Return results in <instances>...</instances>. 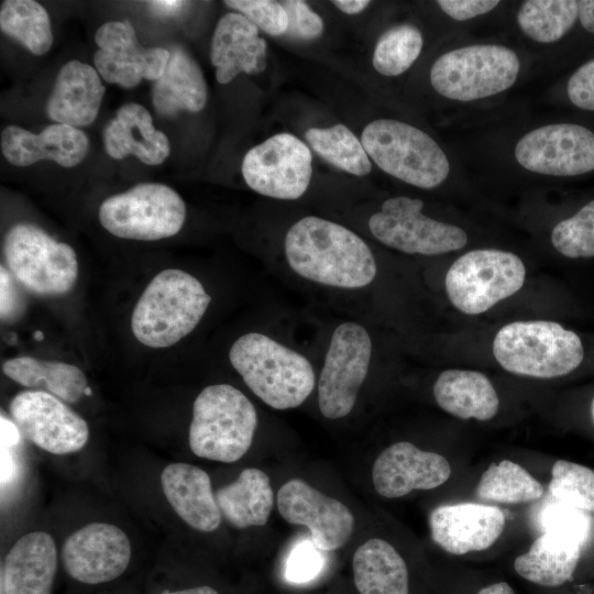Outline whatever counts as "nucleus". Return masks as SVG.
Returning a JSON list of instances; mask_svg holds the SVG:
<instances>
[{
  "instance_id": "nucleus-51",
  "label": "nucleus",
  "mask_w": 594,
  "mask_h": 594,
  "mask_svg": "<svg viewBox=\"0 0 594 594\" xmlns=\"http://www.w3.org/2000/svg\"><path fill=\"white\" fill-rule=\"evenodd\" d=\"M160 594H219L215 588L210 586H197L193 588H186L180 591H164Z\"/></svg>"
},
{
  "instance_id": "nucleus-43",
  "label": "nucleus",
  "mask_w": 594,
  "mask_h": 594,
  "mask_svg": "<svg viewBox=\"0 0 594 594\" xmlns=\"http://www.w3.org/2000/svg\"><path fill=\"white\" fill-rule=\"evenodd\" d=\"M289 25L287 33L298 40H314L323 32V20L301 0L283 1Z\"/></svg>"
},
{
  "instance_id": "nucleus-39",
  "label": "nucleus",
  "mask_w": 594,
  "mask_h": 594,
  "mask_svg": "<svg viewBox=\"0 0 594 594\" xmlns=\"http://www.w3.org/2000/svg\"><path fill=\"white\" fill-rule=\"evenodd\" d=\"M554 249L569 258L594 257V199L551 232Z\"/></svg>"
},
{
  "instance_id": "nucleus-33",
  "label": "nucleus",
  "mask_w": 594,
  "mask_h": 594,
  "mask_svg": "<svg viewBox=\"0 0 594 594\" xmlns=\"http://www.w3.org/2000/svg\"><path fill=\"white\" fill-rule=\"evenodd\" d=\"M0 28L34 55H44L53 45L50 15L36 1H3L0 8Z\"/></svg>"
},
{
  "instance_id": "nucleus-6",
  "label": "nucleus",
  "mask_w": 594,
  "mask_h": 594,
  "mask_svg": "<svg viewBox=\"0 0 594 594\" xmlns=\"http://www.w3.org/2000/svg\"><path fill=\"white\" fill-rule=\"evenodd\" d=\"M361 142L386 174L409 185L431 189L441 185L450 164L439 144L420 129L395 119H376L362 131Z\"/></svg>"
},
{
  "instance_id": "nucleus-21",
  "label": "nucleus",
  "mask_w": 594,
  "mask_h": 594,
  "mask_svg": "<svg viewBox=\"0 0 594 594\" xmlns=\"http://www.w3.org/2000/svg\"><path fill=\"white\" fill-rule=\"evenodd\" d=\"M89 140L75 127L54 123L35 134L18 125L1 132V151L14 166H29L42 160L54 161L63 167L78 165L87 155Z\"/></svg>"
},
{
  "instance_id": "nucleus-19",
  "label": "nucleus",
  "mask_w": 594,
  "mask_h": 594,
  "mask_svg": "<svg viewBox=\"0 0 594 594\" xmlns=\"http://www.w3.org/2000/svg\"><path fill=\"white\" fill-rule=\"evenodd\" d=\"M451 475L448 460L438 453L424 451L407 441L383 450L372 469L376 492L386 498H398L416 490H432Z\"/></svg>"
},
{
  "instance_id": "nucleus-13",
  "label": "nucleus",
  "mask_w": 594,
  "mask_h": 594,
  "mask_svg": "<svg viewBox=\"0 0 594 594\" xmlns=\"http://www.w3.org/2000/svg\"><path fill=\"white\" fill-rule=\"evenodd\" d=\"M246 185L275 199L301 197L312 175L310 148L290 133H278L246 152L241 165Z\"/></svg>"
},
{
  "instance_id": "nucleus-38",
  "label": "nucleus",
  "mask_w": 594,
  "mask_h": 594,
  "mask_svg": "<svg viewBox=\"0 0 594 594\" xmlns=\"http://www.w3.org/2000/svg\"><path fill=\"white\" fill-rule=\"evenodd\" d=\"M549 492L560 503L594 513V471L583 464L556 461L551 469Z\"/></svg>"
},
{
  "instance_id": "nucleus-30",
  "label": "nucleus",
  "mask_w": 594,
  "mask_h": 594,
  "mask_svg": "<svg viewBox=\"0 0 594 594\" xmlns=\"http://www.w3.org/2000/svg\"><path fill=\"white\" fill-rule=\"evenodd\" d=\"M352 569L360 594H409L406 562L383 539L372 538L361 544L353 556Z\"/></svg>"
},
{
  "instance_id": "nucleus-35",
  "label": "nucleus",
  "mask_w": 594,
  "mask_h": 594,
  "mask_svg": "<svg viewBox=\"0 0 594 594\" xmlns=\"http://www.w3.org/2000/svg\"><path fill=\"white\" fill-rule=\"evenodd\" d=\"M578 19L579 7L574 0H528L517 12V23L524 34L546 44L561 40Z\"/></svg>"
},
{
  "instance_id": "nucleus-5",
  "label": "nucleus",
  "mask_w": 594,
  "mask_h": 594,
  "mask_svg": "<svg viewBox=\"0 0 594 594\" xmlns=\"http://www.w3.org/2000/svg\"><path fill=\"white\" fill-rule=\"evenodd\" d=\"M493 354L509 373L554 378L576 370L584 359L581 338L556 321L510 322L498 330Z\"/></svg>"
},
{
  "instance_id": "nucleus-47",
  "label": "nucleus",
  "mask_w": 594,
  "mask_h": 594,
  "mask_svg": "<svg viewBox=\"0 0 594 594\" xmlns=\"http://www.w3.org/2000/svg\"><path fill=\"white\" fill-rule=\"evenodd\" d=\"M186 2L177 0H156L147 1L146 4L151 12L161 16H172L177 14Z\"/></svg>"
},
{
  "instance_id": "nucleus-53",
  "label": "nucleus",
  "mask_w": 594,
  "mask_h": 594,
  "mask_svg": "<svg viewBox=\"0 0 594 594\" xmlns=\"http://www.w3.org/2000/svg\"><path fill=\"white\" fill-rule=\"evenodd\" d=\"M34 337H35L36 340H42V339H43V334H42L41 331H36V332L34 333Z\"/></svg>"
},
{
  "instance_id": "nucleus-29",
  "label": "nucleus",
  "mask_w": 594,
  "mask_h": 594,
  "mask_svg": "<svg viewBox=\"0 0 594 594\" xmlns=\"http://www.w3.org/2000/svg\"><path fill=\"white\" fill-rule=\"evenodd\" d=\"M582 544L544 531L530 546L529 550L514 561L516 573L526 581L544 586L557 587L572 580L581 558Z\"/></svg>"
},
{
  "instance_id": "nucleus-46",
  "label": "nucleus",
  "mask_w": 594,
  "mask_h": 594,
  "mask_svg": "<svg viewBox=\"0 0 594 594\" xmlns=\"http://www.w3.org/2000/svg\"><path fill=\"white\" fill-rule=\"evenodd\" d=\"M1 317L10 315L13 306V289L9 273L1 266Z\"/></svg>"
},
{
  "instance_id": "nucleus-4",
  "label": "nucleus",
  "mask_w": 594,
  "mask_h": 594,
  "mask_svg": "<svg viewBox=\"0 0 594 594\" xmlns=\"http://www.w3.org/2000/svg\"><path fill=\"white\" fill-rule=\"evenodd\" d=\"M257 426L251 400L230 384L205 387L193 405L189 448L201 459L232 463L250 449Z\"/></svg>"
},
{
  "instance_id": "nucleus-41",
  "label": "nucleus",
  "mask_w": 594,
  "mask_h": 594,
  "mask_svg": "<svg viewBox=\"0 0 594 594\" xmlns=\"http://www.w3.org/2000/svg\"><path fill=\"white\" fill-rule=\"evenodd\" d=\"M541 522L544 531L572 539L582 546L588 535V520L583 510L560 502L543 510Z\"/></svg>"
},
{
  "instance_id": "nucleus-3",
  "label": "nucleus",
  "mask_w": 594,
  "mask_h": 594,
  "mask_svg": "<svg viewBox=\"0 0 594 594\" xmlns=\"http://www.w3.org/2000/svg\"><path fill=\"white\" fill-rule=\"evenodd\" d=\"M229 360L246 386L275 409L300 406L315 387L310 362L263 333L249 332L238 338Z\"/></svg>"
},
{
  "instance_id": "nucleus-2",
  "label": "nucleus",
  "mask_w": 594,
  "mask_h": 594,
  "mask_svg": "<svg viewBox=\"0 0 594 594\" xmlns=\"http://www.w3.org/2000/svg\"><path fill=\"white\" fill-rule=\"evenodd\" d=\"M210 301V295L195 276L178 268L163 270L134 306L132 332L148 348L172 346L198 326Z\"/></svg>"
},
{
  "instance_id": "nucleus-24",
  "label": "nucleus",
  "mask_w": 594,
  "mask_h": 594,
  "mask_svg": "<svg viewBox=\"0 0 594 594\" xmlns=\"http://www.w3.org/2000/svg\"><path fill=\"white\" fill-rule=\"evenodd\" d=\"M100 75L92 66L73 59L59 69L46 103L47 116L75 128L91 124L105 95Z\"/></svg>"
},
{
  "instance_id": "nucleus-32",
  "label": "nucleus",
  "mask_w": 594,
  "mask_h": 594,
  "mask_svg": "<svg viewBox=\"0 0 594 594\" xmlns=\"http://www.w3.org/2000/svg\"><path fill=\"white\" fill-rule=\"evenodd\" d=\"M2 372L22 386L47 392L67 404L77 403L88 387L86 375L78 366L61 361L18 356L7 360Z\"/></svg>"
},
{
  "instance_id": "nucleus-36",
  "label": "nucleus",
  "mask_w": 594,
  "mask_h": 594,
  "mask_svg": "<svg viewBox=\"0 0 594 594\" xmlns=\"http://www.w3.org/2000/svg\"><path fill=\"white\" fill-rule=\"evenodd\" d=\"M305 138L320 157L343 172L364 176L372 169L362 142L343 124L308 129Z\"/></svg>"
},
{
  "instance_id": "nucleus-26",
  "label": "nucleus",
  "mask_w": 594,
  "mask_h": 594,
  "mask_svg": "<svg viewBox=\"0 0 594 594\" xmlns=\"http://www.w3.org/2000/svg\"><path fill=\"white\" fill-rule=\"evenodd\" d=\"M103 143L112 158L134 155L146 165L162 164L170 152L167 136L155 129L150 112L136 102L118 109L103 130Z\"/></svg>"
},
{
  "instance_id": "nucleus-49",
  "label": "nucleus",
  "mask_w": 594,
  "mask_h": 594,
  "mask_svg": "<svg viewBox=\"0 0 594 594\" xmlns=\"http://www.w3.org/2000/svg\"><path fill=\"white\" fill-rule=\"evenodd\" d=\"M340 11L346 14H358L365 10L370 1L367 0H334L332 1Z\"/></svg>"
},
{
  "instance_id": "nucleus-50",
  "label": "nucleus",
  "mask_w": 594,
  "mask_h": 594,
  "mask_svg": "<svg viewBox=\"0 0 594 594\" xmlns=\"http://www.w3.org/2000/svg\"><path fill=\"white\" fill-rule=\"evenodd\" d=\"M460 594V593H455ZM476 594H516L514 588L505 581H498L482 586Z\"/></svg>"
},
{
  "instance_id": "nucleus-44",
  "label": "nucleus",
  "mask_w": 594,
  "mask_h": 594,
  "mask_svg": "<svg viewBox=\"0 0 594 594\" xmlns=\"http://www.w3.org/2000/svg\"><path fill=\"white\" fill-rule=\"evenodd\" d=\"M566 94L575 107L594 111V58L580 66L570 76Z\"/></svg>"
},
{
  "instance_id": "nucleus-15",
  "label": "nucleus",
  "mask_w": 594,
  "mask_h": 594,
  "mask_svg": "<svg viewBox=\"0 0 594 594\" xmlns=\"http://www.w3.org/2000/svg\"><path fill=\"white\" fill-rule=\"evenodd\" d=\"M515 157L520 166L537 174H586L594 170V133L574 123L543 125L517 142Z\"/></svg>"
},
{
  "instance_id": "nucleus-54",
  "label": "nucleus",
  "mask_w": 594,
  "mask_h": 594,
  "mask_svg": "<svg viewBox=\"0 0 594 594\" xmlns=\"http://www.w3.org/2000/svg\"><path fill=\"white\" fill-rule=\"evenodd\" d=\"M85 395H87V396H90V395H91V389H90L89 386L86 388Z\"/></svg>"
},
{
  "instance_id": "nucleus-14",
  "label": "nucleus",
  "mask_w": 594,
  "mask_h": 594,
  "mask_svg": "<svg viewBox=\"0 0 594 594\" xmlns=\"http://www.w3.org/2000/svg\"><path fill=\"white\" fill-rule=\"evenodd\" d=\"M10 415L20 432L40 449L53 454L81 450L89 439L86 420L56 396L36 389L18 393Z\"/></svg>"
},
{
  "instance_id": "nucleus-45",
  "label": "nucleus",
  "mask_w": 594,
  "mask_h": 594,
  "mask_svg": "<svg viewBox=\"0 0 594 594\" xmlns=\"http://www.w3.org/2000/svg\"><path fill=\"white\" fill-rule=\"evenodd\" d=\"M441 10L457 21H466L483 15L498 4V0H439Z\"/></svg>"
},
{
  "instance_id": "nucleus-25",
  "label": "nucleus",
  "mask_w": 594,
  "mask_h": 594,
  "mask_svg": "<svg viewBox=\"0 0 594 594\" xmlns=\"http://www.w3.org/2000/svg\"><path fill=\"white\" fill-rule=\"evenodd\" d=\"M163 493L175 513L191 528L211 532L221 512L206 471L188 463L168 464L161 474Z\"/></svg>"
},
{
  "instance_id": "nucleus-7",
  "label": "nucleus",
  "mask_w": 594,
  "mask_h": 594,
  "mask_svg": "<svg viewBox=\"0 0 594 594\" xmlns=\"http://www.w3.org/2000/svg\"><path fill=\"white\" fill-rule=\"evenodd\" d=\"M519 70V58L509 47L476 44L439 56L430 69V82L442 97L468 102L507 90Z\"/></svg>"
},
{
  "instance_id": "nucleus-12",
  "label": "nucleus",
  "mask_w": 594,
  "mask_h": 594,
  "mask_svg": "<svg viewBox=\"0 0 594 594\" xmlns=\"http://www.w3.org/2000/svg\"><path fill=\"white\" fill-rule=\"evenodd\" d=\"M371 354L372 341L364 327L349 321L336 328L318 382L323 417L338 419L351 413L367 376Z\"/></svg>"
},
{
  "instance_id": "nucleus-9",
  "label": "nucleus",
  "mask_w": 594,
  "mask_h": 594,
  "mask_svg": "<svg viewBox=\"0 0 594 594\" xmlns=\"http://www.w3.org/2000/svg\"><path fill=\"white\" fill-rule=\"evenodd\" d=\"M186 219V205L173 188L141 183L108 197L99 207L100 224L127 240L156 241L177 234Z\"/></svg>"
},
{
  "instance_id": "nucleus-16",
  "label": "nucleus",
  "mask_w": 594,
  "mask_h": 594,
  "mask_svg": "<svg viewBox=\"0 0 594 594\" xmlns=\"http://www.w3.org/2000/svg\"><path fill=\"white\" fill-rule=\"evenodd\" d=\"M95 41L98 46L94 55L96 70L107 82L123 88H133L142 79L157 80L170 56L166 48L140 45L129 21L103 23Z\"/></svg>"
},
{
  "instance_id": "nucleus-18",
  "label": "nucleus",
  "mask_w": 594,
  "mask_h": 594,
  "mask_svg": "<svg viewBox=\"0 0 594 594\" xmlns=\"http://www.w3.org/2000/svg\"><path fill=\"white\" fill-rule=\"evenodd\" d=\"M277 507L287 522L307 527L321 551L343 547L354 528V516L343 503L300 479L289 480L279 488Z\"/></svg>"
},
{
  "instance_id": "nucleus-40",
  "label": "nucleus",
  "mask_w": 594,
  "mask_h": 594,
  "mask_svg": "<svg viewBox=\"0 0 594 594\" xmlns=\"http://www.w3.org/2000/svg\"><path fill=\"white\" fill-rule=\"evenodd\" d=\"M224 4L248 18L258 30L268 35L278 36L287 33L289 20L282 2L273 0H227Z\"/></svg>"
},
{
  "instance_id": "nucleus-20",
  "label": "nucleus",
  "mask_w": 594,
  "mask_h": 594,
  "mask_svg": "<svg viewBox=\"0 0 594 594\" xmlns=\"http://www.w3.org/2000/svg\"><path fill=\"white\" fill-rule=\"evenodd\" d=\"M505 522L499 507L471 502L441 505L429 516L433 541L454 556L486 550L503 534Z\"/></svg>"
},
{
  "instance_id": "nucleus-23",
  "label": "nucleus",
  "mask_w": 594,
  "mask_h": 594,
  "mask_svg": "<svg viewBox=\"0 0 594 594\" xmlns=\"http://www.w3.org/2000/svg\"><path fill=\"white\" fill-rule=\"evenodd\" d=\"M57 569L55 541L44 531L23 535L4 558V594H51Z\"/></svg>"
},
{
  "instance_id": "nucleus-8",
  "label": "nucleus",
  "mask_w": 594,
  "mask_h": 594,
  "mask_svg": "<svg viewBox=\"0 0 594 594\" xmlns=\"http://www.w3.org/2000/svg\"><path fill=\"white\" fill-rule=\"evenodd\" d=\"M3 255L13 277L30 293L58 296L70 292L78 277L75 250L40 227L12 226L3 241Z\"/></svg>"
},
{
  "instance_id": "nucleus-52",
  "label": "nucleus",
  "mask_w": 594,
  "mask_h": 594,
  "mask_svg": "<svg viewBox=\"0 0 594 594\" xmlns=\"http://www.w3.org/2000/svg\"><path fill=\"white\" fill-rule=\"evenodd\" d=\"M591 417H592V421H593V425H594V396H593L592 403H591Z\"/></svg>"
},
{
  "instance_id": "nucleus-10",
  "label": "nucleus",
  "mask_w": 594,
  "mask_h": 594,
  "mask_svg": "<svg viewBox=\"0 0 594 594\" xmlns=\"http://www.w3.org/2000/svg\"><path fill=\"white\" fill-rule=\"evenodd\" d=\"M526 268L514 253L481 249L457 258L446 275L451 304L465 315H480L524 285Z\"/></svg>"
},
{
  "instance_id": "nucleus-37",
  "label": "nucleus",
  "mask_w": 594,
  "mask_h": 594,
  "mask_svg": "<svg viewBox=\"0 0 594 594\" xmlns=\"http://www.w3.org/2000/svg\"><path fill=\"white\" fill-rule=\"evenodd\" d=\"M424 45L421 32L414 25L404 23L385 31L376 42L372 64L384 76L405 73L419 57Z\"/></svg>"
},
{
  "instance_id": "nucleus-34",
  "label": "nucleus",
  "mask_w": 594,
  "mask_h": 594,
  "mask_svg": "<svg viewBox=\"0 0 594 594\" xmlns=\"http://www.w3.org/2000/svg\"><path fill=\"white\" fill-rule=\"evenodd\" d=\"M543 492L539 481L520 464L510 460L491 464L475 488L479 499L502 504L538 501Z\"/></svg>"
},
{
  "instance_id": "nucleus-22",
  "label": "nucleus",
  "mask_w": 594,
  "mask_h": 594,
  "mask_svg": "<svg viewBox=\"0 0 594 594\" xmlns=\"http://www.w3.org/2000/svg\"><path fill=\"white\" fill-rule=\"evenodd\" d=\"M260 30L238 12L226 13L215 29L210 59L216 68V79L228 84L239 74L256 75L265 70L267 44Z\"/></svg>"
},
{
  "instance_id": "nucleus-1",
  "label": "nucleus",
  "mask_w": 594,
  "mask_h": 594,
  "mask_svg": "<svg viewBox=\"0 0 594 594\" xmlns=\"http://www.w3.org/2000/svg\"><path fill=\"white\" fill-rule=\"evenodd\" d=\"M285 256L299 276L319 284L355 289L376 276L375 257L369 245L348 228L307 216L285 235Z\"/></svg>"
},
{
  "instance_id": "nucleus-27",
  "label": "nucleus",
  "mask_w": 594,
  "mask_h": 594,
  "mask_svg": "<svg viewBox=\"0 0 594 594\" xmlns=\"http://www.w3.org/2000/svg\"><path fill=\"white\" fill-rule=\"evenodd\" d=\"M438 406L460 419L486 421L498 411L499 398L490 378L476 371L446 370L433 385Z\"/></svg>"
},
{
  "instance_id": "nucleus-17",
  "label": "nucleus",
  "mask_w": 594,
  "mask_h": 594,
  "mask_svg": "<svg viewBox=\"0 0 594 594\" xmlns=\"http://www.w3.org/2000/svg\"><path fill=\"white\" fill-rule=\"evenodd\" d=\"M131 559L127 534L112 524L90 522L73 532L62 548L65 571L85 584H100L119 578Z\"/></svg>"
},
{
  "instance_id": "nucleus-31",
  "label": "nucleus",
  "mask_w": 594,
  "mask_h": 594,
  "mask_svg": "<svg viewBox=\"0 0 594 594\" xmlns=\"http://www.w3.org/2000/svg\"><path fill=\"white\" fill-rule=\"evenodd\" d=\"M221 514L234 527L264 526L274 506L270 477L261 470L248 468L232 483L216 492Z\"/></svg>"
},
{
  "instance_id": "nucleus-28",
  "label": "nucleus",
  "mask_w": 594,
  "mask_h": 594,
  "mask_svg": "<svg viewBox=\"0 0 594 594\" xmlns=\"http://www.w3.org/2000/svg\"><path fill=\"white\" fill-rule=\"evenodd\" d=\"M208 90L197 62L182 47H174L163 75L154 81L152 100L164 117L180 111L198 112L207 102Z\"/></svg>"
},
{
  "instance_id": "nucleus-11",
  "label": "nucleus",
  "mask_w": 594,
  "mask_h": 594,
  "mask_svg": "<svg viewBox=\"0 0 594 594\" xmlns=\"http://www.w3.org/2000/svg\"><path fill=\"white\" fill-rule=\"evenodd\" d=\"M422 207L418 198H388L371 216L369 228L380 242L407 254L438 255L465 246L464 230L425 216Z\"/></svg>"
},
{
  "instance_id": "nucleus-42",
  "label": "nucleus",
  "mask_w": 594,
  "mask_h": 594,
  "mask_svg": "<svg viewBox=\"0 0 594 594\" xmlns=\"http://www.w3.org/2000/svg\"><path fill=\"white\" fill-rule=\"evenodd\" d=\"M324 565L322 551L312 540H301L296 543L285 563V578L292 583H306L317 578Z\"/></svg>"
},
{
  "instance_id": "nucleus-48",
  "label": "nucleus",
  "mask_w": 594,
  "mask_h": 594,
  "mask_svg": "<svg viewBox=\"0 0 594 594\" xmlns=\"http://www.w3.org/2000/svg\"><path fill=\"white\" fill-rule=\"evenodd\" d=\"M579 20L587 32L594 34V0L578 1Z\"/></svg>"
}]
</instances>
